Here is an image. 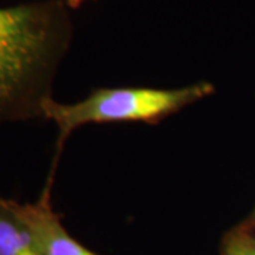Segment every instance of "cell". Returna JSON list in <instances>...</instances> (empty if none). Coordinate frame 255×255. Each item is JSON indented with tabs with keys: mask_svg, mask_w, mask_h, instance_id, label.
Wrapping results in <instances>:
<instances>
[{
	"mask_svg": "<svg viewBox=\"0 0 255 255\" xmlns=\"http://www.w3.org/2000/svg\"><path fill=\"white\" fill-rule=\"evenodd\" d=\"M64 3L67 4V7L70 10H77L82 7L84 4L87 3H91V1H95V0H63Z\"/></svg>",
	"mask_w": 255,
	"mask_h": 255,
	"instance_id": "6",
	"label": "cell"
},
{
	"mask_svg": "<svg viewBox=\"0 0 255 255\" xmlns=\"http://www.w3.org/2000/svg\"><path fill=\"white\" fill-rule=\"evenodd\" d=\"M220 255H255V231L250 223L228 230L221 240Z\"/></svg>",
	"mask_w": 255,
	"mask_h": 255,
	"instance_id": "5",
	"label": "cell"
},
{
	"mask_svg": "<svg viewBox=\"0 0 255 255\" xmlns=\"http://www.w3.org/2000/svg\"><path fill=\"white\" fill-rule=\"evenodd\" d=\"M214 91L216 88L211 82L200 81L179 88H97L88 97L74 104H61L50 98L43 105V118L54 122L58 129L57 155L50 174L54 176L55 163L64 143L78 128L125 122L157 124L200 102Z\"/></svg>",
	"mask_w": 255,
	"mask_h": 255,
	"instance_id": "2",
	"label": "cell"
},
{
	"mask_svg": "<svg viewBox=\"0 0 255 255\" xmlns=\"http://www.w3.org/2000/svg\"><path fill=\"white\" fill-rule=\"evenodd\" d=\"M248 223H250V226H251V227H253V230L255 231V213H254V216H253V219L250 220Z\"/></svg>",
	"mask_w": 255,
	"mask_h": 255,
	"instance_id": "7",
	"label": "cell"
},
{
	"mask_svg": "<svg viewBox=\"0 0 255 255\" xmlns=\"http://www.w3.org/2000/svg\"><path fill=\"white\" fill-rule=\"evenodd\" d=\"M71 38L63 0L0 7V125L43 118Z\"/></svg>",
	"mask_w": 255,
	"mask_h": 255,
	"instance_id": "1",
	"label": "cell"
},
{
	"mask_svg": "<svg viewBox=\"0 0 255 255\" xmlns=\"http://www.w3.org/2000/svg\"><path fill=\"white\" fill-rule=\"evenodd\" d=\"M53 182L54 177L48 176L46 187L37 201L21 204L11 200L13 207L33 230L44 255H97L78 243L63 226L51 206Z\"/></svg>",
	"mask_w": 255,
	"mask_h": 255,
	"instance_id": "3",
	"label": "cell"
},
{
	"mask_svg": "<svg viewBox=\"0 0 255 255\" xmlns=\"http://www.w3.org/2000/svg\"><path fill=\"white\" fill-rule=\"evenodd\" d=\"M0 255H44L33 230L9 199L0 197Z\"/></svg>",
	"mask_w": 255,
	"mask_h": 255,
	"instance_id": "4",
	"label": "cell"
}]
</instances>
